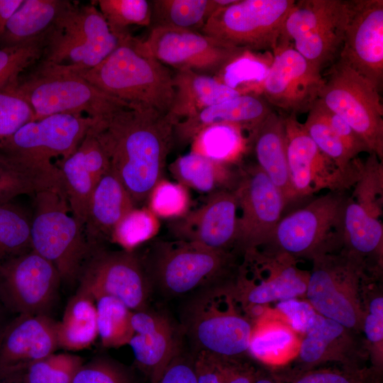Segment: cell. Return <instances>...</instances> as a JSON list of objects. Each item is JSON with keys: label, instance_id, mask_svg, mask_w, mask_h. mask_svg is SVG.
<instances>
[{"label": "cell", "instance_id": "obj_1", "mask_svg": "<svg viewBox=\"0 0 383 383\" xmlns=\"http://www.w3.org/2000/svg\"><path fill=\"white\" fill-rule=\"evenodd\" d=\"M176 123L168 114L131 108L121 109L96 123L110 169L135 208L146 206L150 192L162 179L174 142Z\"/></svg>", "mask_w": 383, "mask_h": 383}, {"label": "cell", "instance_id": "obj_2", "mask_svg": "<svg viewBox=\"0 0 383 383\" xmlns=\"http://www.w3.org/2000/svg\"><path fill=\"white\" fill-rule=\"evenodd\" d=\"M99 120L83 114H55L28 122L0 142V165L29 194L52 192L66 197L61 172L52 160L70 156Z\"/></svg>", "mask_w": 383, "mask_h": 383}, {"label": "cell", "instance_id": "obj_3", "mask_svg": "<svg viewBox=\"0 0 383 383\" xmlns=\"http://www.w3.org/2000/svg\"><path fill=\"white\" fill-rule=\"evenodd\" d=\"M138 254L152 291L167 297L182 296L213 285L233 282L241 255L200 244L152 239Z\"/></svg>", "mask_w": 383, "mask_h": 383}, {"label": "cell", "instance_id": "obj_4", "mask_svg": "<svg viewBox=\"0 0 383 383\" xmlns=\"http://www.w3.org/2000/svg\"><path fill=\"white\" fill-rule=\"evenodd\" d=\"M131 36L96 67L73 72L131 109L167 114L174 99V73L156 59L138 51L131 42Z\"/></svg>", "mask_w": 383, "mask_h": 383}, {"label": "cell", "instance_id": "obj_5", "mask_svg": "<svg viewBox=\"0 0 383 383\" xmlns=\"http://www.w3.org/2000/svg\"><path fill=\"white\" fill-rule=\"evenodd\" d=\"M233 282L203 289L186 305L180 326L194 352L250 357L248 348L253 321L234 296Z\"/></svg>", "mask_w": 383, "mask_h": 383}, {"label": "cell", "instance_id": "obj_6", "mask_svg": "<svg viewBox=\"0 0 383 383\" xmlns=\"http://www.w3.org/2000/svg\"><path fill=\"white\" fill-rule=\"evenodd\" d=\"M37 65L27 77L20 79L17 87L29 104L34 120L55 114H83L103 119L130 108L73 71L40 61Z\"/></svg>", "mask_w": 383, "mask_h": 383}, {"label": "cell", "instance_id": "obj_7", "mask_svg": "<svg viewBox=\"0 0 383 383\" xmlns=\"http://www.w3.org/2000/svg\"><path fill=\"white\" fill-rule=\"evenodd\" d=\"M44 44L40 62L82 71L101 63L120 41L95 4L71 1L47 31Z\"/></svg>", "mask_w": 383, "mask_h": 383}, {"label": "cell", "instance_id": "obj_8", "mask_svg": "<svg viewBox=\"0 0 383 383\" xmlns=\"http://www.w3.org/2000/svg\"><path fill=\"white\" fill-rule=\"evenodd\" d=\"M346 192H328L283 216L267 247L297 260H312L343 246V214ZM262 248V247H261Z\"/></svg>", "mask_w": 383, "mask_h": 383}, {"label": "cell", "instance_id": "obj_9", "mask_svg": "<svg viewBox=\"0 0 383 383\" xmlns=\"http://www.w3.org/2000/svg\"><path fill=\"white\" fill-rule=\"evenodd\" d=\"M35 196L32 249L54 265L62 282L74 284L93 252L84 228L69 213L65 196L52 192H39Z\"/></svg>", "mask_w": 383, "mask_h": 383}, {"label": "cell", "instance_id": "obj_10", "mask_svg": "<svg viewBox=\"0 0 383 383\" xmlns=\"http://www.w3.org/2000/svg\"><path fill=\"white\" fill-rule=\"evenodd\" d=\"M311 261L305 299L318 314L362 335L360 285L370 274L342 249Z\"/></svg>", "mask_w": 383, "mask_h": 383}, {"label": "cell", "instance_id": "obj_11", "mask_svg": "<svg viewBox=\"0 0 383 383\" xmlns=\"http://www.w3.org/2000/svg\"><path fill=\"white\" fill-rule=\"evenodd\" d=\"M294 0H235L219 9L201 33L252 52L272 53L282 44L285 20Z\"/></svg>", "mask_w": 383, "mask_h": 383}, {"label": "cell", "instance_id": "obj_12", "mask_svg": "<svg viewBox=\"0 0 383 383\" xmlns=\"http://www.w3.org/2000/svg\"><path fill=\"white\" fill-rule=\"evenodd\" d=\"M284 252L262 247L241 256L233 293L245 311L274 301L305 297L309 272Z\"/></svg>", "mask_w": 383, "mask_h": 383}, {"label": "cell", "instance_id": "obj_13", "mask_svg": "<svg viewBox=\"0 0 383 383\" xmlns=\"http://www.w3.org/2000/svg\"><path fill=\"white\" fill-rule=\"evenodd\" d=\"M318 100L347 122L383 160V106L379 91L338 59L323 77Z\"/></svg>", "mask_w": 383, "mask_h": 383}, {"label": "cell", "instance_id": "obj_14", "mask_svg": "<svg viewBox=\"0 0 383 383\" xmlns=\"http://www.w3.org/2000/svg\"><path fill=\"white\" fill-rule=\"evenodd\" d=\"M347 0L295 1L284 24V40L315 69L321 71L338 60L347 21Z\"/></svg>", "mask_w": 383, "mask_h": 383}, {"label": "cell", "instance_id": "obj_15", "mask_svg": "<svg viewBox=\"0 0 383 383\" xmlns=\"http://www.w3.org/2000/svg\"><path fill=\"white\" fill-rule=\"evenodd\" d=\"M238 202L237 252L266 245L287 207L279 190L254 162L238 164L233 189Z\"/></svg>", "mask_w": 383, "mask_h": 383}, {"label": "cell", "instance_id": "obj_16", "mask_svg": "<svg viewBox=\"0 0 383 383\" xmlns=\"http://www.w3.org/2000/svg\"><path fill=\"white\" fill-rule=\"evenodd\" d=\"M131 42L167 67L211 76L245 51L201 32L161 26L152 27L145 40L132 35Z\"/></svg>", "mask_w": 383, "mask_h": 383}, {"label": "cell", "instance_id": "obj_17", "mask_svg": "<svg viewBox=\"0 0 383 383\" xmlns=\"http://www.w3.org/2000/svg\"><path fill=\"white\" fill-rule=\"evenodd\" d=\"M78 289L94 299L99 296H113L132 311L148 309L152 289L138 253L106 248L92 252L78 279Z\"/></svg>", "mask_w": 383, "mask_h": 383}, {"label": "cell", "instance_id": "obj_18", "mask_svg": "<svg viewBox=\"0 0 383 383\" xmlns=\"http://www.w3.org/2000/svg\"><path fill=\"white\" fill-rule=\"evenodd\" d=\"M62 282L54 265L35 252L0 265V300L17 315H49Z\"/></svg>", "mask_w": 383, "mask_h": 383}, {"label": "cell", "instance_id": "obj_19", "mask_svg": "<svg viewBox=\"0 0 383 383\" xmlns=\"http://www.w3.org/2000/svg\"><path fill=\"white\" fill-rule=\"evenodd\" d=\"M284 117L291 182L298 200L321 190L347 192L358 179L343 172L309 137L296 115Z\"/></svg>", "mask_w": 383, "mask_h": 383}, {"label": "cell", "instance_id": "obj_20", "mask_svg": "<svg viewBox=\"0 0 383 383\" xmlns=\"http://www.w3.org/2000/svg\"><path fill=\"white\" fill-rule=\"evenodd\" d=\"M339 58L379 92L383 84V1L347 0Z\"/></svg>", "mask_w": 383, "mask_h": 383}, {"label": "cell", "instance_id": "obj_21", "mask_svg": "<svg viewBox=\"0 0 383 383\" xmlns=\"http://www.w3.org/2000/svg\"><path fill=\"white\" fill-rule=\"evenodd\" d=\"M323 82L321 72L289 43L273 52L260 90L270 105L296 116L309 111L318 99Z\"/></svg>", "mask_w": 383, "mask_h": 383}, {"label": "cell", "instance_id": "obj_22", "mask_svg": "<svg viewBox=\"0 0 383 383\" xmlns=\"http://www.w3.org/2000/svg\"><path fill=\"white\" fill-rule=\"evenodd\" d=\"M238 202L233 190L221 189L209 194L199 208L171 220L168 231L176 240L196 243L218 251L238 253Z\"/></svg>", "mask_w": 383, "mask_h": 383}, {"label": "cell", "instance_id": "obj_23", "mask_svg": "<svg viewBox=\"0 0 383 383\" xmlns=\"http://www.w3.org/2000/svg\"><path fill=\"white\" fill-rule=\"evenodd\" d=\"M369 354L362 335L317 313L301 337L296 357L287 369L304 371L328 364L367 365Z\"/></svg>", "mask_w": 383, "mask_h": 383}, {"label": "cell", "instance_id": "obj_24", "mask_svg": "<svg viewBox=\"0 0 383 383\" xmlns=\"http://www.w3.org/2000/svg\"><path fill=\"white\" fill-rule=\"evenodd\" d=\"M55 164L61 172L71 214L84 228L94 188L110 168L109 157L96 123L89 129L77 149Z\"/></svg>", "mask_w": 383, "mask_h": 383}, {"label": "cell", "instance_id": "obj_25", "mask_svg": "<svg viewBox=\"0 0 383 383\" xmlns=\"http://www.w3.org/2000/svg\"><path fill=\"white\" fill-rule=\"evenodd\" d=\"M58 348L57 321L52 317L17 315L0 333V372L18 371Z\"/></svg>", "mask_w": 383, "mask_h": 383}, {"label": "cell", "instance_id": "obj_26", "mask_svg": "<svg viewBox=\"0 0 383 383\" xmlns=\"http://www.w3.org/2000/svg\"><path fill=\"white\" fill-rule=\"evenodd\" d=\"M132 326L134 335L128 345L135 365L154 383L182 347V328L167 316L148 309L133 312Z\"/></svg>", "mask_w": 383, "mask_h": 383}, {"label": "cell", "instance_id": "obj_27", "mask_svg": "<svg viewBox=\"0 0 383 383\" xmlns=\"http://www.w3.org/2000/svg\"><path fill=\"white\" fill-rule=\"evenodd\" d=\"M270 105L262 94L246 93L206 107L177 122L174 140L179 144L191 143L204 128L217 124H230L252 133L271 113Z\"/></svg>", "mask_w": 383, "mask_h": 383}, {"label": "cell", "instance_id": "obj_28", "mask_svg": "<svg viewBox=\"0 0 383 383\" xmlns=\"http://www.w3.org/2000/svg\"><path fill=\"white\" fill-rule=\"evenodd\" d=\"M134 208L127 190L109 168L94 188L84 225V235L92 250L111 243L118 223Z\"/></svg>", "mask_w": 383, "mask_h": 383}, {"label": "cell", "instance_id": "obj_29", "mask_svg": "<svg viewBox=\"0 0 383 383\" xmlns=\"http://www.w3.org/2000/svg\"><path fill=\"white\" fill-rule=\"evenodd\" d=\"M246 140L255 162L279 190L287 206L298 201L288 167L284 117L272 111Z\"/></svg>", "mask_w": 383, "mask_h": 383}, {"label": "cell", "instance_id": "obj_30", "mask_svg": "<svg viewBox=\"0 0 383 383\" xmlns=\"http://www.w3.org/2000/svg\"><path fill=\"white\" fill-rule=\"evenodd\" d=\"M342 250L370 274L382 276L383 226L353 198L348 196L343 214Z\"/></svg>", "mask_w": 383, "mask_h": 383}, {"label": "cell", "instance_id": "obj_31", "mask_svg": "<svg viewBox=\"0 0 383 383\" xmlns=\"http://www.w3.org/2000/svg\"><path fill=\"white\" fill-rule=\"evenodd\" d=\"M301 337L275 308L267 306L253 321L248 353L262 365L282 367L296 357Z\"/></svg>", "mask_w": 383, "mask_h": 383}, {"label": "cell", "instance_id": "obj_32", "mask_svg": "<svg viewBox=\"0 0 383 383\" xmlns=\"http://www.w3.org/2000/svg\"><path fill=\"white\" fill-rule=\"evenodd\" d=\"M173 86L174 99L167 114L177 123L206 107L242 94L214 76L190 70H176Z\"/></svg>", "mask_w": 383, "mask_h": 383}, {"label": "cell", "instance_id": "obj_33", "mask_svg": "<svg viewBox=\"0 0 383 383\" xmlns=\"http://www.w3.org/2000/svg\"><path fill=\"white\" fill-rule=\"evenodd\" d=\"M169 170L177 182L209 194L221 189L233 190L238 177V164L220 162L194 151L177 157Z\"/></svg>", "mask_w": 383, "mask_h": 383}, {"label": "cell", "instance_id": "obj_34", "mask_svg": "<svg viewBox=\"0 0 383 383\" xmlns=\"http://www.w3.org/2000/svg\"><path fill=\"white\" fill-rule=\"evenodd\" d=\"M68 0H23L8 21L1 47L22 44L44 35L69 6Z\"/></svg>", "mask_w": 383, "mask_h": 383}, {"label": "cell", "instance_id": "obj_35", "mask_svg": "<svg viewBox=\"0 0 383 383\" xmlns=\"http://www.w3.org/2000/svg\"><path fill=\"white\" fill-rule=\"evenodd\" d=\"M59 348L77 351L89 348L98 336L94 298L77 288L68 301L61 321H57Z\"/></svg>", "mask_w": 383, "mask_h": 383}, {"label": "cell", "instance_id": "obj_36", "mask_svg": "<svg viewBox=\"0 0 383 383\" xmlns=\"http://www.w3.org/2000/svg\"><path fill=\"white\" fill-rule=\"evenodd\" d=\"M235 0H153L150 1L151 26L200 32L219 9Z\"/></svg>", "mask_w": 383, "mask_h": 383}, {"label": "cell", "instance_id": "obj_37", "mask_svg": "<svg viewBox=\"0 0 383 383\" xmlns=\"http://www.w3.org/2000/svg\"><path fill=\"white\" fill-rule=\"evenodd\" d=\"M362 335L370 365L383 370L382 277L366 274L360 285Z\"/></svg>", "mask_w": 383, "mask_h": 383}, {"label": "cell", "instance_id": "obj_38", "mask_svg": "<svg viewBox=\"0 0 383 383\" xmlns=\"http://www.w3.org/2000/svg\"><path fill=\"white\" fill-rule=\"evenodd\" d=\"M192 355L198 383H255L262 366L251 357H232L203 350Z\"/></svg>", "mask_w": 383, "mask_h": 383}, {"label": "cell", "instance_id": "obj_39", "mask_svg": "<svg viewBox=\"0 0 383 383\" xmlns=\"http://www.w3.org/2000/svg\"><path fill=\"white\" fill-rule=\"evenodd\" d=\"M304 127L318 148L344 172L357 179L361 174L362 160L352 159L326 115L325 108L317 99L308 111Z\"/></svg>", "mask_w": 383, "mask_h": 383}, {"label": "cell", "instance_id": "obj_40", "mask_svg": "<svg viewBox=\"0 0 383 383\" xmlns=\"http://www.w3.org/2000/svg\"><path fill=\"white\" fill-rule=\"evenodd\" d=\"M243 131L230 124H217L202 130L192 141V150L211 160L237 165L247 150Z\"/></svg>", "mask_w": 383, "mask_h": 383}, {"label": "cell", "instance_id": "obj_41", "mask_svg": "<svg viewBox=\"0 0 383 383\" xmlns=\"http://www.w3.org/2000/svg\"><path fill=\"white\" fill-rule=\"evenodd\" d=\"M96 309L98 335L107 348L128 345L134 335L133 312L121 300L108 295L94 299Z\"/></svg>", "mask_w": 383, "mask_h": 383}, {"label": "cell", "instance_id": "obj_42", "mask_svg": "<svg viewBox=\"0 0 383 383\" xmlns=\"http://www.w3.org/2000/svg\"><path fill=\"white\" fill-rule=\"evenodd\" d=\"M276 370L284 383H382L383 371L371 365L347 367L335 364L299 372L285 367Z\"/></svg>", "mask_w": 383, "mask_h": 383}, {"label": "cell", "instance_id": "obj_43", "mask_svg": "<svg viewBox=\"0 0 383 383\" xmlns=\"http://www.w3.org/2000/svg\"><path fill=\"white\" fill-rule=\"evenodd\" d=\"M31 219L16 205L0 204V265L31 251Z\"/></svg>", "mask_w": 383, "mask_h": 383}, {"label": "cell", "instance_id": "obj_44", "mask_svg": "<svg viewBox=\"0 0 383 383\" xmlns=\"http://www.w3.org/2000/svg\"><path fill=\"white\" fill-rule=\"evenodd\" d=\"M84 362V360L79 355L54 353L7 374L14 377L21 383H72Z\"/></svg>", "mask_w": 383, "mask_h": 383}, {"label": "cell", "instance_id": "obj_45", "mask_svg": "<svg viewBox=\"0 0 383 383\" xmlns=\"http://www.w3.org/2000/svg\"><path fill=\"white\" fill-rule=\"evenodd\" d=\"M92 2L97 4L110 30L120 43L132 35L130 27L151 25V6L148 1L98 0Z\"/></svg>", "mask_w": 383, "mask_h": 383}, {"label": "cell", "instance_id": "obj_46", "mask_svg": "<svg viewBox=\"0 0 383 383\" xmlns=\"http://www.w3.org/2000/svg\"><path fill=\"white\" fill-rule=\"evenodd\" d=\"M45 34L22 44L0 48V91L18 86L21 73L41 60Z\"/></svg>", "mask_w": 383, "mask_h": 383}, {"label": "cell", "instance_id": "obj_47", "mask_svg": "<svg viewBox=\"0 0 383 383\" xmlns=\"http://www.w3.org/2000/svg\"><path fill=\"white\" fill-rule=\"evenodd\" d=\"M270 66L255 52L245 50L214 77L228 87L246 94L260 89Z\"/></svg>", "mask_w": 383, "mask_h": 383}, {"label": "cell", "instance_id": "obj_48", "mask_svg": "<svg viewBox=\"0 0 383 383\" xmlns=\"http://www.w3.org/2000/svg\"><path fill=\"white\" fill-rule=\"evenodd\" d=\"M159 228V218L147 206L134 208L118 223L111 243H116L123 250L135 251L140 245L153 239Z\"/></svg>", "mask_w": 383, "mask_h": 383}, {"label": "cell", "instance_id": "obj_49", "mask_svg": "<svg viewBox=\"0 0 383 383\" xmlns=\"http://www.w3.org/2000/svg\"><path fill=\"white\" fill-rule=\"evenodd\" d=\"M351 196L370 215L379 218L382 215L383 165L374 153L362 161L360 177L354 185Z\"/></svg>", "mask_w": 383, "mask_h": 383}, {"label": "cell", "instance_id": "obj_50", "mask_svg": "<svg viewBox=\"0 0 383 383\" xmlns=\"http://www.w3.org/2000/svg\"><path fill=\"white\" fill-rule=\"evenodd\" d=\"M189 204L187 187L162 178L150 192L146 206L157 218L173 220L186 214Z\"/></svg>", "mask_w": 383, "mask_h": 383}, {"label": "cell", "instance_id": "obj_51", "mask_svg": "<svg viewBox=\"0 0 383 383\" xmlns=\"http://www.w3.org/2000/svg\"><path fill=\"white\" fill-rule=\"evenodd\" d=\"M17 87L0 91V142L34 120L29 104Z\"/></svg>", "mask_w": 383, "mask_h": 383}, {"label": "cell", "instance_id": "obj_52", "mask_svg": "<svg viewBox=\"0 0 383 383\" xmlns=\"http://www.w3.org/2000/svg\"><path fill=\"white\" fill-rule=\"evenodd\" d=\"M72 383H135L122 365L106 357H95L79 369Z\"/></svg>", "mask_w": 383, "mask_h": 383}, {"label": "cell", "instance_id": "obj_53", "mask_svg": "<svg viewBox=\"0 0 383 383\" xmlns=\"http://www.w3.org/2000/svg\"><path fill=\"white\" fill-rule=\"evenodd\" d=\"M275 309L301 336L305 333L317 313L306 299L299 298L279 301Z\"/></svg>", "mask_w": 383, "mask_h": 383}, {"label": "cell", "instance_id": "obj_54", "mask_svg": "<svg viewBox=\"0 0 383 383\" xmlns=\"http://www.w3.org/2000/svg\"><path fill=\"white\" fill-rule=\"evenodd\" d=\"M154 383H198L193 355L184 351L182 345Z\"/></svg>", "mask_w": 383, "mask_h": 383}, {"label": "cell", "instance_id": "obj_55", "mask_svg": "<svg viewBox=\"0 0 383 383\" xmlns=\"http://www.w3.org/2000/svg\"><path fill=\"white\" fill-rule=\"evenodd\" d=\"M324 108L329 123L352 159L358 157L362 152L372 153L365 141L347 122L325 106Z\"/></svg>", "mask_w": 383, "mask_h": 383}, {"label": "cell", "instance_id": "obj_56", "mask_svg": "<svg viewBox=\"0 0 383 383\" xmlns=\"http://www.w3.org/2000/svg\"><path fill=\"white\" fill-rule=\"evenodd\" d=\"M28 194L23 185L0 165V204L11 201L17 196Z\"/></svg>", "mask_w": 383, "mask_h": 383}, {"label": "cell", "instance_id": "obj_57", "mask_svg": "<svg viewBox=\"0 0 383 383\" xmlns=\"http://www.w3.org/2000/svg\"><path fill=\"white\" fill-rule=\"evenodd\" d=\"M23 0H0V38L12 14L21 6Z\"/></svg>", "mask_w": 383, "mask_h": 383}, {"label": "cell", "instance_id": "obj_58", "mask_svg": "<svg viewBox=\"0 0 383 383\" xmlns=\"http://www.w3.org/2000/svg\"><path fill=\"white\" fill-rule=\"evenodd\" d=\"M255 383H284L277 372L271 367L262 365Z\"/></svg>", "mask_w": 383, "mask_h": 383}, {"label": "cell", "instance_id": "obj_59", "mask_svg": "<svg viewBox=\"0 0 383 383\" xmlns=\"http://www.w3.org/2000/svg\"><path fill=\"white\" fill-rule=\"evenodd\" d=\"M0 383H21L14 377L0 372Z\"/></svg>", "mask_w": 383, "mask_h": 383}, {"label": "cell", "instance_id": "obj_60", "mask_svg": "<svg viewBox=\"0 0 383 383\" xmlns=\"http://www.w3.org/2000/svg\"><path fill=\"white\" fill-rule=\"evenodd\" d=\"M5 311H8L0 300V333L5 326V325L7 323H3L4 312Z\"/></svg>", "mask_w": 383, "mask_h": 383}]
</instances>
